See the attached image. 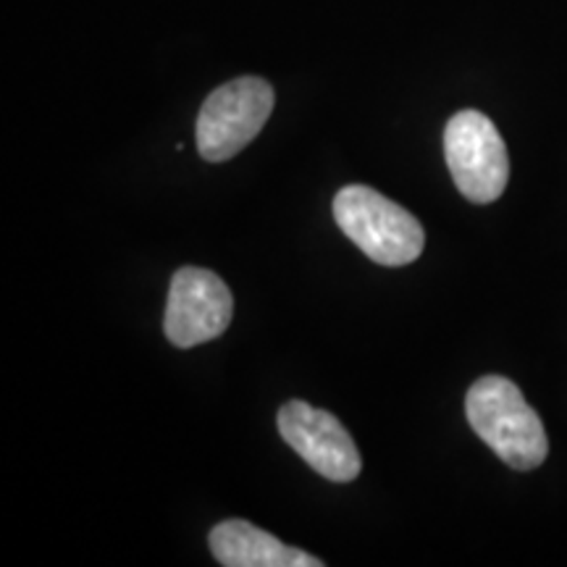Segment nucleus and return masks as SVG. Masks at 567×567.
<instances>
[{
    "mask_svg": "<svg viewBox=\"0 0 567 567\" xmlns=\"http://www.w3.org/2000/svg\"><path fill=\"white\" fill-rule=\"evenodd\" d=\"M234 297L229 287L208 268H179L168 287L163 331L182 350L218 339L229 329Z\"/></svg>",
    "mask_w": 567,
    "mask_h": 567,
    "instance_id": "5",
    "label": "nucleus"
},
{
    "mask_svg": "<svg viewBox=\"0 0 567 567\" xmlns=\"http://www.w3.org/2000/svg\"><path fill=\"white\" fill-rule=\"evenodd\" d=\"M274 111V87L260 76H239L213 90L197 116L200 158L224 163L258 137Z\"/></svg>",
    "mask_w": 567,
    "mask_h": 567,
    "instance_id": "3",
    "label": "nucleus"
},
{
    "mask_svg": "<svg viewBox=\"0 0 567 567\" xmlns=\"http://www.w3.org/2000/svg\"><path fill=\"white\" fill-rule=\"evenodd\" d=\"M334 221L379 266L413 264L425 247V231L413 213L365 184L339 189Z\"/></svg>",
    "mask_w": 567,
    "mask_h": 567,
    "instance_id": "2",
    "label": "nucleus"
},
{
    "mask_svg": "<svg viewBox=\"0 0 567 567\" xmlns=\"http://www.w3.org/2000/svg\"><path fill=\"white\" fill-rule=\"evenodd\" d=\"M279 434L323 478L347 484L360 476L363 460L358 446L329 410H318L302 400L287 402L279 410Z\"/></svg>",
    "mask_w": 567,
    "mask_h": 567,
    "instance_id": "6",
    "label": "nucleus"
},
{
    "mask_svg": "<svg viewBox=\"0 0 567 567\" xmlns=\"http://www.w3.org/2000/svg\"><path fill=\"white\" fill-rule=\"evenodd\" d=\"M444 155L457 189L471 203H494L509 179V155L494 122L481 111H460L444 130Z\"/></svg>",
    "mask_w": 567,
    "mask_h": 567,
    "instance_id": "4",
    "label": "nucleus"
},
{
    "mask_svg": "<svg viewBox=\"0 0 567 567\" xmlns=\"http://www.w3.org/2000/svg\"><path fill=\"white\" fill-rule=\"evenodd\" d=\"M210 551L224 567H323L308 551L287 547L247 520H224L210 530Z\"/></svg>",
    "mask_w": 567,
    "mask_h": 567,
    "instance_id": "7",
    "label": "nucleus"
},
{
    "mask_svg": "<svg viewBox=\"0 0 567 567\" xmlns=\"http://www.w3.org/2000/svg\"><path fill=\"white\" fill-rule=\"evenodd\" d=\"M465 413L471 429L515 471H534L547 460V431L509 379H478L467 389Z\"/></svg>",
    "mask_w": 567,
    "mask_h": 567,
    "instance_id": "1",
    "label": "nucleus"
}]
</instances>
